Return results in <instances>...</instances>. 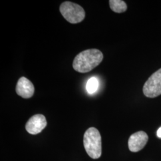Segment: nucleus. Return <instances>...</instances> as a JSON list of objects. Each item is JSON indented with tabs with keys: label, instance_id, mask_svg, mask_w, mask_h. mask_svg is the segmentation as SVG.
<instances>
[{
	"label": "nucleus",
	"instance_id": "obj_5",
	"mask_svg": "<svg viewBox=\"0 0 161 161\" xmlns=\"http://www.w3.org/2000/svg\"><path fill=\"white\" fill-rule=\"evenodd\" d=\"M46 117L41 114L32 116L26 122L25 128L31 134L35 135L41 132L47 126Z\"/></svg>",
	"mask_w": 161,
	"mask_h": 161
},
{
	"label": "nucleus",
	"instance_id": "obj_4",
	"mask_svg": "<svg viewBox=\"0 0 161 161\" xmlns=\"http://www.w3.org/2000/svg\"><path fill=\"white\" fill-rule=\"evenodd\" d=\"M143 92L145 96L154 98L161 94V68L156 71L145 82Z\"/></svg>",
	"mask_w": 161,
	"mask_h": 161
},
{
	"label": "nucleus",
	"instance_id": "obj_1",
	"mask_svg": "<svg viewBox=\"0 0 161 161\" xmlns=\"http://www.w3.org/2000/svg\"><path fill=\"white\" fill-rule=\"evenodd\" d=\"M103 58V53L99 50H86L75 57L72 64L73 68L80 73H86L97 67Z\"/></svg>",
	"mask_w": 161,
	"mask_h": 161
},
{
	"label": "nucleus",
	"instance_id": "obj_6",
	"mask_svg": "<svg viewBox=\"0 0 161 161\" xmlns=\"http://www.w3.org/2000/svg\"><path fill=\"white\" fill-rule=\"evenodd\" d=\"M148 141L147 134L142 131L135 132L128 140V147L132 152H137L143 149Z\"/></svg>",
	"mask_w": 161,
	"mask_h": 161
},
{
	"label": "nucleus",
	"instance_id": "obj_10",
	"mask_svg": "<svg viewBox=\"0 0 161 161\" xmlns=\"http://www.w3.org/2000/svg\"><path fill=\"white\" fill-rule=\"evenodd\" d=\"M156 134H157V136H158L159 138H161V127H160V128L158 130Z\"/></svg>",
	"mask_w": 161,
	"mask_h": 161
},
{
	"label": "nucleus",
	"instance_id": "obj_7",
	"mask_svg": "<svg viewBox=\"0 0 161 161\" xmlns=\"http://www.w3.org/2000/svg\"><path fill=\"white\" fill-rule=\"evenodd\" d=\"M34 91L33 84L26 78L22 76L18 80L16 92L19 96L24 98H29L34 95Z\"/></svg>",
	"mask_w": 161,
	"mask_h": 161
},
{
	"label": "nucleus",
	"instance_id": "obj_2",
	"mask_svg": "<svg viewBox=\"0 0 161 161\" xmlns=\"http://www.w3.org/2000/svg\"><path fill=\"white\" fill-rule=\"evenodd\" d=\"M84 146L88 156L94 159L102 155V137L100 132L94 127L86 130L83 139Z\"/></svg>",
	"mask_w": 161,
	"mask_h": 161
},
{
	"label": "nucleus",
	"instance_id": "obj_8",
	"mask_svg": "<svg viewBox=\"0 0 161 161\" xmlns=\"http://www.w3.org/2000/svg\"><path fill=\"white\" fill-rule=\"evenodd\" d=\"M109 5L111 10L115 13H121L127 10V4L122 0H110Z\"/></svg>",
	"mask_w": 161,
	"mask_h": 161
},
{
	"label": "nucleus",
	"instance_id": "obj_9",
	"mask_svg": "<svg viewBox=\"0 0 161 161\" xmlns=\"http://www.w3.org/2000/svg\"><path fill=\"white\" fill-rule=\"evenodd\" d=\"M99 82L98 80L95 77L91 78L88 80L86 84V89L87 92L90 94H93L97 92L98 88Z\"/></svg>",
	"mask_w": 161,
	"mask_h": 161
},
{
	"label": "nucleus",
	"instance_id": "obj_3",
	"mask_svg": "<svg viewBox=\"0 0 161 161\" xmlns=\"http://www.w3.org/2000/svg\"><path fill=\"white\" fill-rule=\"evenodd\" d=\"M60 12L69 23H78L85 18L86 13L81 6L70 2L65 1L60 6Z\"/></svg>",
	"mask_w": 161,
	"mask_h": 161
}]
</instances>
